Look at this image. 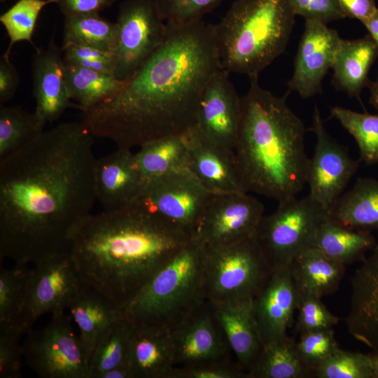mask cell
Here are the masks:
<instances>
[{"label": "cell", "instance_id": "21", "mask_svg": "<svg viewBox=\"0 0 378 378\" xmlns=\"http://www.w3.org/2000/svg\"><path fill=\"white\" fill-rule=\"evenodd\" d=\"M144 185L131 149L118 148L96 160L97 201L104 210H118L133 205Z\"/></svg>", "mask_w": 378, "mask_h": 378}, {"label": "cell", "instance_id": "40", "mask_svg": "<svg viewBox=\"0 0 378 378\" xmlns=\"http://www.w3.org/2000/svg\"><path fill=\"white\" fill-rule=\"evenodd\" d=\"M226 0H154L160 16L172 27L202 20L203 17Z\"/></svg>", "mask_w": 378, "mask_h": 378}, {"label": "cell", "instance_id": "19", "mask_svg": "<svg viewBox=\"0 0 378 378\" xmlns=\"http://www.w3.org/2000/svg\"><path fill=\"white\" fill-rule=\"evenodd\" d=\"M63 69V50L53 38L46 47L36 48L31 62L34 112L45 124L59 119L67 108H76L69 95Z\"/></svg>", "mask_w": 378, "mask_h": 378}, {"label": "cell", "instance_id": "13", "mask_svg": "<svg viewBox=\"0 0 378 378\" xmlns=\"http://www.w3.org/2000/svg\"><path fill=\"white\" fill-rule=\"evenodd\" d=\"M264 206L244 191L211 193L194 238L204 246L229 244L253 237Z\"/></svg>", "mask_w": 378, "mask_h": 378}, {"label": "cell", "instance_id": "28", "mask_svg": "<svg viewBox=\"0 0 378 378\" xmlns=\"http://www.w3.org/2000/svg\"><path fill=\"white\" fill-rule=\"evenodd\" d=\"M328 218L348 227L378 230V180L359 178L328 209Z\"/></svg>", "mask_w": 378, "mask_h": 378}, {"label": "cell", "instance_id": "54", "mask_svg": "<svg viewBox=\"0 0 378 378\" xmlns=\"http://www.w3.org/2000/svg\"><path fill=\"white\" fill-rule=\"evenodd\" d=\"M4 1H6V0H0L1 2H4Z\"/></svg>", "mask_w": 378, "mask_h": 378}, {"label": "cell", "instance_id": "12", "mask_svg": "<svg viewBox=\"0 0 378 378\" xmlns=\"http://www.w3.org/2000/svg\"><path fill=\"white\" fill-rule=\"evenodd\" d=\"M82 284L70 253L34 265L19 328L25 334L43 314L65 312Z\"/></svg>", "mask_w": 378, "mask_h": 378}, {"label": "cell", "instance_id": "49", "mask_svg": "<svg viewBox=\"0 0 378 378\" xmlns=\"http://www.w3.org/2000/svg\"><path fill=\"white\" fill-rule=\"evenodd\" d=\"M346 17L361 22L377 9L375 0H336Z\"/></svg>", "mask_w": 378, "mask_h": 378}, {"label": "cell", "instance_id": "46", "mask_svg": "<svg viewBox=\"0 0 378 378\" xmlns=\"http://www.w3.org/2000/svg\"><path fill=\"white\" fill-rule=\"evenodd\" d=\"M295 15L327 24L346 18L336 0H287Z\"/></svg>", "mask_w": 378, "mask_h": 378}, {"label": "cell", "instance_id": "22", "mask_svg": "<svg viewBox=\"0 0 378 378\" xmlns=\"http://www.w3.org/2000/svg\"><path fill=\"white\" fill-rule=\"evenodd\" d=\"M126 363L132 378H174L176 366L171 330L134 323Z\"/></svg>", "mask_w": 378, "mask_h": 378}, {"label": "cell", "instance_id": "31", "mask_svg": "<svg viewBox=\"0 0 378 378\" xmlns=\"http://www.w3.org/2000/svg\"><path fill=\"white\" fill-rule=\"evenodd\" d=\"M63 74L71 99L83 112L116 95L125 83L113 75L64 62Z\"/></svg>", "mask_w": 378, "mask_h": 378}, {"label": "cell", "instance_id": "48", "mask_svg": "<svg viewBox=\"0 0 378 378\" xmlns=\"http://www.w3.org/2000/svg\"><path fill=\"white\" fill-rule=\"evenodd\" d=\"M64 15L87 12H99L111 7L115 0H50Z\"/></svg>", "mask_w": 378, "mask_h": 378}, {"label": "cell", "instance_id": "6", "mask_svg": "<svg viewBox=\"0 0 378 378\" xmlns=\"http://www.w3.org/2000/svg\"><path fill=\"white\" fill-rule=\"evenodd\" d=\"M206 300L204 246L192 238L150 277L124 310L134 323L172 330Z\"/></svg>", "mask_w": 378, "mask_h": 378}, {"label": "cell", "instance_id": "24", "mask_svg": "<svg viewBox=\"0 0 378 378\" xmlns=\"http://www.w3.org/2000/svg\"><path fill=\"white\" fill-rule=\"evenodd\" d=\"M210 302L237 364L248 374L263 347L253 303Z\"/></svg>", "mask_w": 378, "mask_h": 378}, {"label": "cell", "instance_id": "25", "mask_svg": "<svg viewBox=\"0 0 378 378\" xmlns=\"http://www.w3.org/2000/svg\"><path fill=\"white\" fill-rule=\"evenodd\" d=\"M67 309L78 328L88 363L101 337L125 315L122 308L83 284L73 296Z\"/></svg>", "mask_w": 378, "mask_h": 378}, {"label": "cell", "instance_id": "3", "mask_svg": "<svg viewBox=\"0 0 378 378\" xmlns=\"http://www.w3.org/2000/svg\"><path fill=\"white\" fill-rule=\"evenodd\" d=\"M192 238L133 204L91 214L70 255L81 282L122 308Z\"/></svg>", "mask_w": 378, "mask_h": 378}, {"label": "cell", "instance_id": "10", "mask_svg": "<svg viewBox=\"0 0 378 378\" xmlns=\"http://www.w3.org/2000/svg\"><path fill=\"white\" fill-rule=\"evenodd\" d=\"M211 195L186 169L147 182L134 204L194 238Z\"/></svg>", "mask_w": 378, "mask_h": 378}, {"label": "cell", "instance_id": "33", "mask_svg": "<svg viewBox=\"0 0 378 378\" xmlns=\"http://www.w3.org/2000/svg\"><path fill=\"white\" fill-rule=\"evenodd\" d=\"M118 27L102 18L99 12L64 15L62 46L78 43L115 52Z\"/></svg>", "mask_w": 378, "mask_h": 378}, {"label": "cell", "instance_id": "16", "mask_svg": "<svg viewBox=\"0 0 378 378\" xmlns=\"http://www.w3.org/2000/svg\"><path fill=\"white\" fill-rule=\"evenodd\" d=\"M171 332L176 367L231 360L232 350L207 300Z\"/></svg>", "mask_w": 378, "mask_h": 378}, {"label": "cell", "instance_id": "18", "mask_svg": "<svg viewBox=\"0 0 378 378\" xmlns=\"http://www.w3.org/2000/svg\"><path fill=\"white\" fill-rule=\"evenodd\" d=\"M298 300L290 264L273 269L253 302V313L263 345L288 336Z\"/></svg>", "mask_w": 378, "mask_h": 378}, {"label": "cell", "instance_id": "50", "mask_svg": "<svg viewBox=\"0 0 378 378\" xmlns=\"http://www.w3.org/2000/svg\"><path fill=\"white\" fill-rule=\"evenodd\" d=\"M362 23L378 46V8Z\"/></svg>", "mask_w": 378, "mask_h": 378}, {"label": "cell", "instance_id": "39", "mask_svg": "<svg viewBox=\"0 0 378 378\" xmlns=\"http://www.w3.org/2000/svg\"><path fill=\"white\" fill-rule=\"evenodd\" d=\"M317 378H373L370 354L339 348L315 370Z\"/></svg>", "mask_w": 378, "mask_h": 378}, {"label": "cell", "instance_id": "23", "mask_svg": "<svg viewBox=\"0 0 378 378\" xmlns=\"http://www.w3.org/2000/svg\"><path fill=\"white\" fill-rule=\"evenodd\" d=\"M183 136L189 154V170L210 192L243 191L234 150L208 141L195 126Z\"/></svg>", "mask_w": 378, "mask_h": 378}, {"label": "cell", "instance_id": "41", "mask_svg": "<svg viewBox=\"0 0 378 378\" xmlns=\"http://www.w3.org/2000/svg\"><path fill=\"white\" fill-rule=\"evenodd\" d=\"M296 345L301 359L314 377L316 368L340 348L332 328L302 334Z\"/></svg>", "mask_w": 378, "mask_h": 378}, {"label": "cell", "instance_id": "30", "mask_svg": "<svg viewBox=\"0 0 378 378\" xmlns=\"http://www.w3.org/2000/svg\"><path fill=\"white\" fill-rule=\"evenodd\" d=\"M375 245L370 232L354 230L328 218L320 226L313 247L346 266L363 260Z\"/></svg>", "mask_w": 378, "mask_h": 378}, {"label": "cell", "instance_id": "43", "mask_svg": "<svg viewBox=\"0 0 378 378\" xmlns=\"http://www.w3.org/2000/svg\"><path fill=\"white\" fill-rule=\"evenodd\" d=\"M64 63L113 75L116 57L113 52L91 46L73 43L62 47Z\"/></svg>", "mask_w": 378, "mask_h": 378}, {"label": "cell", "instance_id": "26", "mask_svg": "<svg viewBox=\"0 0 378 378\" xmlns=\"http://www.w3.org/2000/svg\"><path fill=\"white\" fill-rule=\"evenodd\" d=\"M377 57L378 46L370 34L355 40L342 39L331 68L335 87L359 99L370 81L369 72Z\"/></svg>", "mask_w": 378, "mask_h": 378}, {"label": "cell", "instance_id": "27", "mask_svg": "<svg viewBox=\"0 0 378 378\" xmlns=\"http://www.w3.org/2000/svg\"><path fill=\"white\" fill-rule=\"evenodd\" d=\"M290 269L299 295L319 298L336 292L345 272L344 265L314 247L296 256L290 263Z\"/></svg>", "mask_w": 378, "mask_h": 378}, {"label": "cell", "instance_id": "15", "mask_svg": "<svg viewBox=\"0 0 378 378\" xmlns=\"http://www.w3.org/2000/svg\"><path fill=\"white\" fill-rule=\"evenodd\" d=\"M229 74L219 69L209 80L201 97L195 127L208 141L234 150L241 102Z\"/></svg>", "mask_w": 378, "mask_h": 378}, {"label": "cell", "instance_id": "36", "mask_svg": "<svg viewBox=\"0 0 378 378\" xmlns=\"http://www.w3.org/2000/svg\"><path fill=\"white\" fill-rule=\"evenodd\" d=\"M30 270L27 265L20 264H15L11 269L1 267L0 328H19L26 301Z\"/></svg>", "mask_w": 378, "mask_h": 378}, {"label": "cell", "instance_id": "52", "mask_svg": "<svg viewBox=\"0 0 378 378\" xmlns=\"http://www.w3.org/2000/svg\"><path fill=\"white\" fill-rule=\"evenodd\" d=\"M368 88L370 90V103L378 111V77L374 81H370Z\"/></svg>", "mask_w": 378, "mask_h": 378}, {"label": "cell", "instance_id": "9", "mask_svg": "<svg viewBox=\"0 0 378 378\" xmlns=\"http://www.w3.org/2000/svg\"><path fill=\"white\" fill-rule=\"evenodd\" d=\"M65 312L52 314L39 330L29 329L22 343L27 365L43 378H88V360Z\"/></svg>", "mask_w": 378, "mask_h": 378}, {"label": "cell", "instance_id": "35", "mask_svg": "<svg viewBox=\"0 0 378 378\" xmlns=\"http://www.w3.org/2000/svg\"><path fill=\"white\" fill-rule=\"evenodd\" d=\"M35 112L20 106H0V159L17 151L44 131Z\"/></svg>", "mask_w": 378, "mask_h": 378}, {"label": "cell", "instance_id": "2", "mask_svg": "<svg viewBox=\"0 0 378 378\" xmlns=\"http://www.w3.org/2000/svg\"><path fill=\"white\" fill-rule=\"evenodd\" d=\"M167 26L162 44L122 90L83 112L94 136L132 149L195 125L204 89L220 69L214 26L203 20Z\"/></svg>", "mask_w": 378, "mask_h": 378}, {"label": "cell", "instance_id": "8", "mask_svg": "<svg viewBox=\"0 0 378 378\" xmlns=\"http://www.w3.org/2000/svg\"><path fill=\"white\" fill-rule=\"evenodd\" d=\"M328 218V209L309 195L279 202L275 211L263 216L254 234L272 269L288 265L314 246L317 232Z\"/></svg>", "mask_w": 378, "mask_h": 378}, {"label": "cell", "instance_id": "34", "mask_svg": "<svg viewBox=\"0 0 378 378\" xmlns=\"http://www.w3.org/2000/svg\"><path fill=\"white\" fill-rule=\"evenodd\" d=\"M134 322L126 313L113 323L98 341L89 361L88 378H100L106 372L127 364Z\"/></svg>", "mask_w": 378, "mask_h": 378}, {"label": "cell", "instance_id": "20", "mask_svg": "<svg viewBox=\"0 0 378 378\" xmlns=\"http://www.w3.org/2000/svg\"><path fill=\"white\" fill-rule=\"evenodd\" d=\"M362 261L351 279L346 324L354 338L378 351V244Z\"/></svg>", "mask_w": 378, "mask_h": 378}, {"label": "cell", "instance_id": "11", "mask_svg": "<svg viewBox=\"0 0 378 378\" xmlns=\"http://www.w3.org/2000/svg\"><path fill=\"white\" fill-rule=\"evenodd\" d=\"M113 76L129 80L162 44L168 33L154 0H125L120 6Z\"/></svg>", "mask_w": 378, "mask_h": 378}, {"label": "cell", "instance_id": "5", "mask_svg": "<svg viewBox=\"0 0 378 378\" xmlns=\"http://www.w3.org/2000/svg\"><path fill=\"white\" fill-rule=\"evenodd\" d=\"M287 0H236L214 26L220 69L258 76L287 46L295 23Z\"/></svg>", "mask_w": 378, "mask_h": 378}, {"label": "cell", "instance_id": "53", "mask_svg": "<svg viewBox=\"0 0 378 378\" xmlns=\"http://www.w3.org/2000/svg\"><path fill=\"white\" fill-rule=\"evenodd\" d=\"M373 378H378V351H374L372 354H370Z\"/></svg>", "mask_w": 378, "mask_h": 378}, {"label": "cell", "instance_id": "42", "mask_svg": "<svg viewBox=\"0 0 378 378\" xmlns=\"http://www.w3.org/2000/svg\"><path fill=\"white\" fill-rule=\"evenodd\" d=\"M297 310L295 332L300 335L332 329L339 321V318L327 309L321 298L313 295H299Z\"/></svg>", "mask_w": 378, "mask_h": 378}, {"label": "cell", "instance_id": "44", "mask_svg": "<svg viewBox=\"0 0 378 378\" xmlns=\"http://www.w3.org/2000/svg\"><path fill=\"white\" fill-rule=\"evenodd\" d=\"M18 328H0V377L19 378L22 375L21 335Z\"/></svg>", "mask_w": 378, "mask_h": 378}, {"label": "cell", "instance_id": "37", "mask_svg": "<svg viewBox=\"0 0 378 378\" xmlns=\"http://www.w3.org/2000/svg\"><path fill=\"white\" fill-rule=\"evenodd\" d=\"M330 114L354 136L360 159L366 164L378 163V114L356 112L341 106L332 107Z\"/></svg>", "mask_w": 378, "mask_h": 378}, {"label": "cell", "instance_id": "47", "mask_svg": "<svg viewBox=\"0 0 378 378\" xmlns=\"http://www.w3.org/2000/svg\"><path fill=\"white\" fill-rule=\"evenodd\" d=\"M20 79L9 55L5 53L0 58V104L11 100L20 85Z\"/></svg>", "mask_w": 378, "mask_h": 378}, {"label": "cell", "instance_id": "38", "mask_svg": "<svg viewBox=\"0 0 378 378\" xmlns=\"http://www.w3.org/2000/svg\"><path fill=\"white\" fill-rule=\"evenodd\" d=\"M51 4L50 0H19L0 16L9 45L5 52L9 55L13 46L20 41L32 43V36L38 15L43 8Z\"/></svg>", "mask_w": 378, "mask_h": 378}, {"label": "cell", "instance_id": "1", "mask_svg": "<svg viewBox=\"0 0 378 378\" xmlns=\"http://www.w3.org/2000/svg\"><path fill=\"white\" fill-rule=\"evenodd\" d=\"M94 136L61 123L0 159V256L36 265L69 253L97 201Z\"/></svg>", "mask_w": 378, "mask_h": 378}, {"label": "cell", "instance_id": "51", "mask_svg": "<svg viewBox=\"0 0 378 378\" xmlns=\"http://www.w3.org/2000/svg\"><path fill=\"white\" fill-rule=\"evenodd\" d=\"M100 378H132V375L127 365L123 364L104 372Z\"/></svg>", "mask_w": 378, "mask_h": 378}, {"label": "cell", "instance_id": "32", "mask_svg": "<svg viewBox=\"0 0 378 378\" xmlns=\"http://www.w3.org/2000/svg\"><path fill=\"white\" fill-rule=\"evenodd\" d=\"M313 372L298 351L296 342L286 336L263 345L248 378H309Z\"/></svg>", "mask_w": 378, "mask_h": 378}, {"label": "cell", "instance_id": "29", "mask_svg": "<svg viewBox=\"0 0 378 378\" xmlns=\"http://www.w3.org/2000/svg\"><path fill=\"white\" fill-rule=\"evenodd\" d=\"M136 167L147 182L189 169V154L183 135H168L149 141L134 153Z\"/></svg>", "mask_w": 378, "mask_h": 378}, {"label": "cell", "instance_id": "45", "mask_svg": "<svg viewBox=\"0 0 378 378\" xmlns=\"http://www.w3.org/2000/svg\"><path fill=\"white\" fill-rule=\"evenodd\" d=\"M174 378H248L247 372L231 360L176 367Z\"/></svg>", "mask_w": 378, "mask_h": 378}, {"label": "cell", "instance_id": "7", "mask_svg": "<svg viewBox=\"0 0 378 378\" xmlns=\"http://www.w3.org/2000/svg\"><path fill=\"white\" fill-rule=\"evenodd\" d=\"M272 272L254 236L204 246V288L210 302L252 304Z\"/></svg>", "mask_w": 378, "mask_h": 378}, {"label": "cell", "instance_id": "14", "mask_svg": "<svg viewBox=\"0 0 378 378\" xmlns=\"http://www.w3.org/2000/svg\"><path fill=\"white\" fill-rule=\"evenodd\" d=\"M310 130L315 134L316 142L314 154L309 158L306 183L309 188V195L328 209L342 194L358 163L328 133L316 106Z\"/></svg>", "mask_w": 378, "mask_h": 378}, {"label": "cell", "instance_id": "4", "mask_svg": "<svg viewBox=\"0 0 378 378\" xmlns=\"http://www.w3.org/2000/svg\"><path fill=\"white\" fill-rule=\"evenodd\" d=\"M249 78L234 149L241 188L278 202L295 197L306 184L309 161L304 124L285 96L262 88L258 76Z\"/></svg>", "mask_w": 378, "mask_h": 378}, {"label": "cell", "instance_id": "17", "mask_svg": "<svg viewBox=\"0 0 378 378\" xmlns=\"http://www.w3.org/2000/svg\"><path fill=\"white\" fill-rule=\"evenodd\" d=\"M342 38L326 23L305 20L288 90L304 99L322 92V81L332 65Z\"/></svg>", "mask_w": 378, "mask_h": 378}]
</instances>
